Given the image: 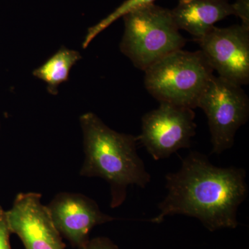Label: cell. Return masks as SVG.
Here are the masks:
<instances>
[{
    "mask_svg": "<svg viewBox=\"0 0 249 249\" xmlns=\"http://www.w3.org/2000/svg\"><path fill=\"white\" fill-rule=\"evenodd\" d=\"M167 195L158 204L160 224L166 216L183 214L199 219L209 231L235 229L237 211L247 199V172L235 166L213 165L207 156L192 151L176 173L165 176Z\"/></svg>",
    "mask_w": 249,
    "mask_h": 249,
    "instance_id": "obj_1",
    "label": "cell"
},
{
    "mask_svg": "<svg viewBox=\"0 0 249 249\" xmlns=\"http://www.w3.org/2000/svg\"><path fill=\"white\" fill-rule=\"evenodd\" d=\"M79 120L85 153L80 175L106 180L110 186V207H119L129 186L145 188L151 181L137 152V137L113 130L92 112L83 114Z\"/></svg>",
    "mask_w": 249,
    "mask_h": 249,
    "instance_id": "obj_2",
    "label": "cell"
},
{
    "mask_svg": "<svg viewBox=\"0 0 249 249\" xmlns=\"http://www.w3.org/2000/svg\"><path fill=\"white\" fill-rule=\"evenodd\" d=\"M213 71L201 50L179 49L149 67L144 71V84L160 103L195 109Z\"/></svg>",
    "mask_w": 249,
    "mask_h": 249,
    "instance_id": "obj_3",
    "label": "cell"
},
{
    "mask_svg": "<svg viewBox=\"0 0 249 249\" xmlns=\"http://www.w3.org/2000/svg\"><path fill=\"white\" fill-rule=\"evenodd\" d=\"M123 18L124 31L120 50L139 70L145 71L186 45L170 10L152 3L132 10Z\"/></svg>",
    "mask_w": 249,
    "mask_h": 249,
    "instance_id": "obj_4",
    "label": "cell"
},
{
    "mask_svg": "<svg viewBox=\"0 0 249 249\" xmlns=\"http://www.w3.org/2000/svg\"><path fill=\"white\" fill-rule=\"evenodd\" d=\"M197 107L207 117L211 152L219 155L231 148L236 132L249 117V97L242 86L213 76L199 98Z\"/></svg>",
    "mask_w": 249,
    "mask_h": 249,
    "instance_id": "obj_5",
    "label": "cell"
},
{
    "mask_svg": "<svg viewBox=\"0 0 249 249\" xmlns=\"http://www.w3.org/2000/svg\"><path fill=\"white\" fill-rule=\"evenodd\" d=\"M196 113L193 109L160 103V107L142 119L138 142L154 160L168 158L183 148H189L196 134Z\"/></svg>",
    "mask_w": 249,
    "mask_h": 249,
    "instance_id": "obj_6",
    "label": "cell"
},
{
    "mask_svg": "<svg viewBox=\"0 0 249 249\" xmlns=\"http://www.w3.org/2000/svg\"><path fill=\"white\" fill-rule=\"evenodd\" d=\"M196 41L219 77L240 86L249 84V29L241 24L214 27Z\"/></svg>",
    "mask_w": 249,
    "mask_h": 249,
    "instance_id": "obj_7",
    "label": "cell"
},
{
    "mask_svg": "<svg viewBox=\"0 0 249 249\" xmlns=\"http://www.w3.org/2000/svg\"><path fill=\"white\" fill-rule=\"evenodd\" d=\"M6 214L11 233L19 237L25 249H65L40 193H19Z\"/></svg>",
    "mask_w": 249,
    "mask_h": 249,
    "instance_id": "obj_8",
    "label": "cell"
},
{
    "mask_svg": "<svg viewBox=\"0 0 249 249\" xmlns=\"http://www.w3.org/2000/svg\"><path fill=\"white\" fill-rule=\"evenodd\" d=\"M47 206L60 235L78 249L89 241L93 228L117 219L103 213L96 201L80 193H58Z\"/></svg>",
    "mask_w": 249,
    "mask_h": 249,
    "instance_id": "obj_9",
    "label": "cell"
},
{
    "mask_svg": "<svg viewBox=\"0 0 249 249\" xmlns=\"http://www.w3.org/2000/svg\"><path fill=\"white\" fill-rule=\"evenodd\" d=\"M170 11L178 29L196 38L207 34L216 22L234 15L228 0H179Z\"/></svg>",
    "mask_w": 249,
    "mask_h": 249,
    "instance_id": "obj_10",
    "label": "cell"
},
{
    "mask_svg": "<svg viewBox=\"0 0 249 249\" xmlns=\"http://www.w3.org/2000/svg\"><path fill=\"white\" fill-rule=\"evenodd\" d=\"M81 58L77 51L61 47L43 65L34 70L33 75L47 83L50 94L57 95L59 85L68 81L72 67Z\"/></svg>",
    "mask_w": 249,
    "mask_h": 249,
    "instance_id": "obj_11",
    "label": "cell"
},
{
    "mask_svg": "<svg viewBox=\"0 0 249 249\" xmlns=\"http://www.w3.org/2000/svg\"><path fill=\"white\" fill-rule=\"evenodd\" d=\"M155 0H126L122 4L111 13L107 18L103 19L102 21L98 22L97 24L88 29V33L85 36L84 41L83 42V48L86 49L88 45L91 43V41L95 38L103 30L109 27L113 22H115L116 19H119L124 15L137 9L140 6L149 4H152Z\"/></svg>",
    "mask_w": 249,
    "mask_h": 249,
    "instance_id": "obj_12",
    "label": "cell"
},
{
    "mask_svg": "<svg viewBox=\"0 0 249 249\" xmlns=\"http://www.w3.org/2000/svg\"><path fill=\"white\" fill-rule=\"evenodd\" d=\"M10 231L6 211L0 206V249H12L10 243Z\"/></svg>",
    "mask_w": 249,
    "mask_h": 249,
    "instance_id": "obj_13",
    "label": "cell"
},
{
    "mask_svg": "<svg viewBox=\"0 0 249 249\" xmlns=\"http://www.w3.org/2000/svg\"><path fill=\"white\" fill-rule=\"evenodd\" d=\"M232 6L234 16L242 19L241 25L249 29V0H236Z\"/></svg>",
    "mask_w": 249,
    "mask_h": 249,
    "instance_id": "obj_14",
    "label": "cell"
},
{
    "mask_svg": "<svg viewBox=\"0 0 249 249\" xmlns=\"http://www.w3.org/2000/svg\"><path fill=\"white\" fill-rule=\"evenodd\" d=\"M80 249H119V247L106 237H97L89 239Z\"/></svg>",
    "mask_w": 249,
    "mask_h": 249,
    "instance_id": "obj_15",
    "label": "cell"
}]
</instances>
